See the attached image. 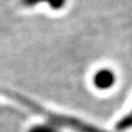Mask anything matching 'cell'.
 <instances>
[{"label": "cell", "mask_w": 132, "mask_h": 132, "mask_svg": "<svg viewBox=\"0 0 132 132\" xmlns=\"http://www.w3.org/2000/svg\"><path fill=\"white\" fill-rule=\"evenodd\" d=\"M130 128H132V110L125 117H122L116 125V130L118 132H123Z\"/></svg>", "instance_id": "cell-4"}, {"label": "cell", "mask_w": 132, "mask_h": 132, "mask_svg": "<svg viewBox=\"0 0 132 132\" xmlns=\"http://www.w3.org/2000/svg\"><path fill=\"white\" fill-rule=\"evenodd\" d=\"M5 94H6V96H8V98H11V99H13V100L20 102L22 106L27 107L28 109H30L33 112L40 114L41 117L46 119L48 123L54 125L56 127L69 128V129H72L76 132H110V131L101 129V128H98L96 126H93V125H90V123H87V122L80 120V119L71 117V116H64V114H60V113L48 111L46 109H44L42 106H40L38 102L33 101L32 99L23 96V95L19 94V93L6 90Z\"/></svg>", "instance_id": "cell-1"}, {"label": "cell", "mask_w": 132, "mask_h": 132, "mask_svg": "<svg viewBox=\"0 0 132 132\" xmlns=\"http://www.w3.org/2000/svg\"><path fill=\"white\" fill-rule=\"evenodd\" d=\"M28 132H60L59 127H56L51 123H42V125H36L30 128Z\"/></svg>", "instance_id": "cell-5"}, {"label": "cell", "mask_w": 132, "mask_h": 132, "mask_svg": "<svg viewBox=\"0 0 132 132\" xmlns=\"http://www.w3.org/2000/svg\"><path fill=\"white\" fill-rule=\"evenodd\" d=\"M116 74L110 68H100L94 74L93 84L99 90H108L116 84Z\"/></svg>", "instance_id": "cell-2"}, {"label": "cell", "mask_w": 132, "mask_h": 132, "mask_svg": "<svg viewBox=\"0 0 132 132\" xmlns=\"http://www.w3.org/2000/svg\"><path fill=\"white\" fill-rule=\"evenodd\" d=\"M67 0H21L22 6L27 8H32L40 5V3H47L52 10L59 11L66 6Z\"/></svg>", "instance_id": "cell-3"}]
</instances>
